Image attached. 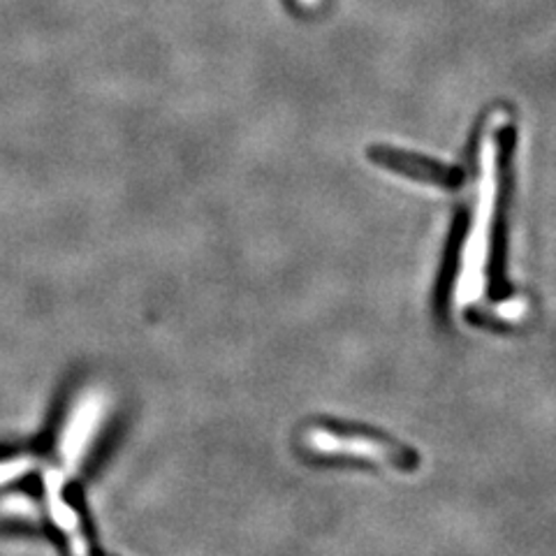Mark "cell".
Returning a JSON list of instances; mask_svg holds the SVG:
<instances>
[{
	"mask_svg": "<svg viewBox=\"0 0 556 556\" xmlns=\"http://www.w3.org/2000/svg\"><path fill=\"white\" fill-rule=\"evenodd\" d=\"M515 130L510 112L496 108L486 114L478 142V198L471 225H468L466 249L462 251V271L457 281V302L462 306L476 302L484 292V265L490 249V230L498 200V190L506 184Z\"/></svg>",
	"mask_w": 556,
	"mask_h": 556,
	"instance_id": "6da1fadb",
	"label": "cell"
},
{
	"mask_svg": "<svg viewBox=\"0 0 556 556\" xmlns=\"http://www.w3.org/2000/svg\"><path fill=\"white\" fill-rule=\"evenodd\" d=\"M369 159L380 167L402 174V177L437 186V188H459L464 181V172L459 167L441 165L437 161L425 159V155L404 153L390 147L369 149Z\"/></svg>",
	"mask_w": 556,
	"mask_h": 556,
	"instance_id": "3957f363",
	"label": "cell"
},
{
	"mask_svg": "<svg viewBox=\"0 0 556 556\" xmlns=\"http://www.w3.org/2000/svg\"><path fill=\"white\" fill-rule=\"evenodd\" d=\"M306 445L327 457H353L367 459L382 466H392L396 471L410 473L420 466V457L410 447L394 443L376 431L367 429H311L306 433Z\"/></svg>",
	"mask_w": 556,
	"mask_h": 556,
	"instance_id": "7a4b0ae2",
	"label": "cell"
},
{
	"mask_svg": "<svg viewBox=\"0 0 556 556\" xmlns=\"http://www.w3.org/2000/svg\"><path fill=\"white\" fill-rule=\"evenodd\" d=\"M290 3L298 8V10H304V12H311V10H316V8H320V3L323 0H290Z\"/></svg>",
	"mask_w": 556,
	"mask_h": 556,
	"instance_id": "277c9868",
	"label": "cell"
}]
</instances>
